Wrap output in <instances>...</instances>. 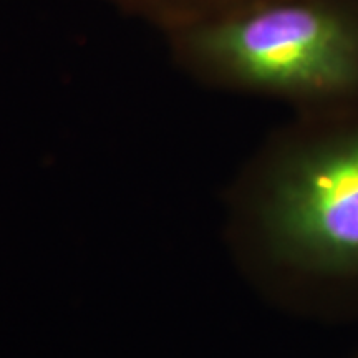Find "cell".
I'll list each match as a JSON object with an SVG mask.
<instances>
[{"label": "cell", "mask_w": 358, "mask_h": 358, "mask_svg": "<svg viewBox=\"0 0 358 358\" xmlns=\"http://www.w3.org/2000/svg\"><path fill=\"white\" fill-rule=\"evenodd\" d=\"M168 35L261 0H101Z\"/></svg>", "instance_id": "obj_3"}, {"label": "cell", "mask_w": 358, "mask_h": 358, "mask_svg": "<svg viewBox=\"0 0 358 358\" xmlns=\"http://www.w3.org/2000/svg\"><path fill=\"white\" fill-rule=\"evenodd\" d=\"M169 40L209 85L287 101L299 115L358 113V0H261Z\"/></svg>", "instance_id": "obj_2"}, {"label": "cell", "mask_w": 358, "mask_h": 358, "mask_svg": "<svg viewBox=\"0 0 358 358\" xmlns=\"http://www.w3.org/2000/svg\"><path fill=\"white\" fill-rule=\"evenodd\" d=\"M353 358H358V355H357V357H353Z\"/></svg>", "instance_id": "obj_4"}, {"label": "cell", "mask_w": 358, "mask_h": 358, "mask_svg": "<svg viewBox=\"0 0 358 358\" xmlns=\"http://www.w3.org/2000/svg\"><path fill=\"white\" fill-rule=\"evenodd\" d=\"M231 232L280 302L358 315V113L299 115L272 136L237 181Z\"/></svg>", "instance_id": "obj_1"}]
</instances>
